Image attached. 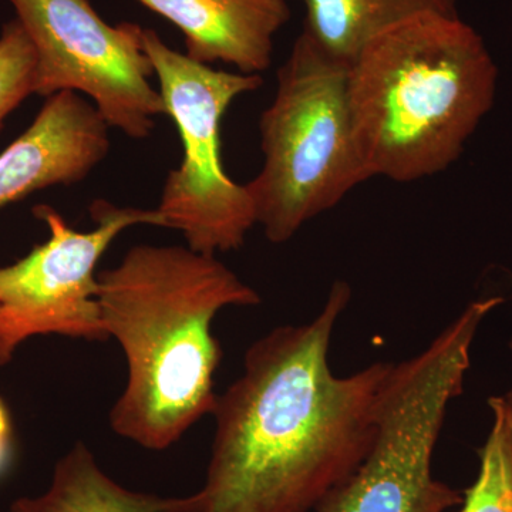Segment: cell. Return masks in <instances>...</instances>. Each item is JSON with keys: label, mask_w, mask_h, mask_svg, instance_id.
<instances>
[{"label": "cell", "mask_w": 512, "mask_h": 512, "mask_svg": "<svg viewBox=\"0 0 512 512\" xmlns=\"http://www.w3.org/2000/svg\"><path fill=\"white\" fill-rule=\"evenodd\" d=\"M10 457H12V439L0 437V476L8 468Z\"/></svg>", "instance_id": "obj_16"}, {"label": "cell", "mask_w": 512, "mask_h": 512, "mask_svg": "<svg viewBox=\"0 0 512 512\" xmlns=\"http://www.w3.org/2000/svg\"><path fill=\"white\" fill-rule=\"evenodd\" d=\"M183 32L187 55L239 73L271 67L275 36L291 20L288 0H137Z\"/></svg>", "instance_id": "obj_10"}, {"label": "cell", "mask_w": 512, "mask_h": 512, "mask_svg": "<svg viewBox=\"0 0 512 512\" xmlns=\"http://www.w3.org/2000/svg\"><path fill=\"white\" fill-rule=\"evenodd\" d=\"M109 128L79 93L47 97L28 130L0 154V210L36 191L83 181L109 154Z\"/></svg>", "instance_id": "obj_9"}, {"label": "cell", "mask_w": 512, "mask_h": 512, "mask_svg": "<svg viewBox=\"0 0 512 512\" xmlns=\"http://www.w3.org/2000/svg\"><path fill=\"white\" fill-rule=\"evenodd\" d=\"M467 372L464 356L440 343L394 363L372 450L315 512H447L460 507L463 493L434 477L433 458L448 407L463 394Z\"/></svg>", "instance_id": "obj_6"}, {"label": "cell", "mask_w": 512, "mask_h": 512, "mask_svg": "<svg viewBox=\"0 0 512 512\" xmlns=\"http://www.w3.org/2000/svg\"><path fill=\"white\" fill-rule=\"evenodd\" d=\"M36 53L35 94L90 97L107 126L150 137L167 116L137 23L111 26L89 0H9Z\"/></svg>", "instance_id": "obj_7"}, {"label": "cell", "mask_w": 512, "mask_h": 512, "mask_svg": "<svg viewBox=\"0 0 512 512\" xmlns=\"http://www.w3.org/2000/svg\"><path fill=\"white\" fill-rule=\"evenodd\" d=\"M97 281L101 318L128 366L111 429L147 450H167L217 404L215 316L259 305L261 295L217 255L188 247L137 245Z\"/></svg>", "instance_id": "obj_2"}, {"label": "cell", "mask_w": 512, "mask_h": 512, "mask_svg": "<svg viewBox=\"0 0 512 512\" xmlns=\"http://www.w3.org/2000/svg\"><path fill=\"white\" fill-rule=\"evenodd\" d=\"M510 349L512 353V340L510 342ZM504 399L507 400V403L510 404V407L512 409V390L510 392L504 394Z\"/></svg>", "instance_id": "obj_17"}, {"label": "cell", "mask_w": 512, "mask_h": 512, "mask_svg": "<svg viewBox=\"0 0 512 512\" xmlns=\"http://www.w3.org/2000/svg\"><path fill=\"white\" fill-rule=\"evenodd\" d=\"M348 64L330 57L305 30L278 70L271 106L259 120L264 165L249 181L256 224L272 244L370 180L353 126Z\"/></svg>", "instance_id": "obj_4"}, {"label": "cell", "mask_w": 512, "mask_h": 512, "mask_svg": "<svg viewBox=\"0 0 512 512\" xmlns=\"http://www.w3.org/2000/svg\"><path fill=\"white\" fill-rule=\"evenodd\" d=\"M305 30L320 49L352 64L373 39L420 13L458 15L457 0H303Z\"/></svg>", "instance_id": "obj_12"}, {"label": "cell", "mask_w": 512, "mask_h": 512, "mask_svg": "<svg viewBox=\"0 0 512 512\" xmlns=\"http://www.w3.org/2000/svg\"><path fill=\"white\" fill-rule=\"evenodd\" d=\"M493 424L478 451L480 467L458 512H512V409L504 396L488 399Z\"/></svg>", "instance_id": "obj_13"}, {"label": "cell", "mask_w": 512, "mask_h": 512, "mask_svg": "<svg viewBox=\"0 0 512 512\" xmlns=\"http://www.w3.org/2000/svg\"><path fill=\"white\" fill-rule=\"evenodd\" d=\"M49 238L25 258L0 268V367L35 336L59 335L89 342L109 340L97 301L96 266L121 232L136 225L164 228L157 210L90 207L96 228L76 231L52 207L33 210Z\"/></svg>", "instance_id": "obj_8"}, {"label": "cell", "mask_w": 512, "mask_h": 512, "mask_svg": "<svg viewBox=\"0 0 512 512\" xmlns=\"http://www.w3.org/2000/svg\"><path fill=\"white\" fill-rule=\"evenodd\" d=\"M498 69L460 15L420 13L349 66L350 111L369 178L414 183L446 171L493 109Z\"/></svg>", "instance_id": "obj_3"}, {"label": "cell", "mask_w": 512, "mask_h": 512, "mask_svg": "<svg viewBox=\"0 0 512 512\" xmlns=\"http://www.w3.org/2000/svg\"><path fill=\"white\" fill-rule=\"evenodd\" d=\"M143 42L183 144L156 208L164 228L180 231L187 247L202 254L238 251L256 212L247 185L235 183L222 165L221 121L235 99L258 90L264 79L195 62L154 29H144Z\"/></svg>", "instance_id": "obj_5"}, {"label": "cell", "mask_w": 512, "mask_h": 512, "mask_svg": "<svg viewBox=\"0 0 512 512\" xmlns=\"http://www.w3.org/2000/svg\"><path fill=\"white\" fill-rule=\"evenodd\" d=\"M197 493L160 497L128 490L104 473L86 444L79 441L53 468L45 493L20 497L9 512H200Z\"/></svg>", "instance_id": "obj_11"}, {"label": "cell", "mask_w": 512, "mask_h": 512, "mask_svg": "<svg viewBox=\"0 0 512 512\" xmlns=\"http://www.w3.org/2000/svg\"><path fill=\"white\" fill-rule=\"evenodd\" d=\"M0 437L12 439V419L5 402L0 399Z\"/></svg>", "instance_id": "obj_15"}, {"label": "cell", "mask_w": 512, "mask_h": 512, "mask_svg": "<svg viewBox=\"0 0 512 512\" xmlns=\"http://www.w3.org/2000/svg\"><path fill=\"white\" fill-rule=\"evenodd\" d=\"M36 53L18 19L0 32V128L20 104L35 94Z\"/></svg>", "instance_id": "obj_14"}, {"label": "cell", "mask_w": 512, "mask_h": 512, "mask_svg": "<svg viewBox=\"0 0 512 512\" xmlns=\"http://www.w3.org/2000/svg\"><path fill=\"white\" fill-rule=\"evenodd\" d=\"M352 301L336 281L311 322L272 329L218 394L200 512H311L365 461L394 363L336 376L329 349Z\"/></svg>", "instance_id": "obj_1"}]
</instances>
